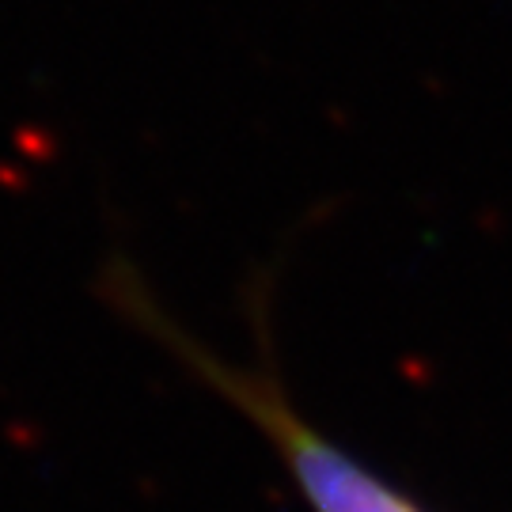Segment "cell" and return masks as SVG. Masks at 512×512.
Listing matches in <instances>:
<instances>
[{
    "label": "cell",
    "mask_w": 512,
    "mask_h": 512,
    "mask_svg": "<svg viewBox=\"0 0 512 512\" xmlns=\"http://www.w3.org/2000/svg\"><path fill=\"white\" fill-rule=\"evenodd\" d=\"M133 304V319L164 338V346L190 365L217 395H224L262 437L274 444L281 467L293 478L296 494L311 512H425L403 490L346 452L342 444L315 429L285 395L266 368H239L220 361L217 353L190 342L183 330L171 327L160 311H152L141 293H122Z\"/></svg>",
    "instance_id": "cell-1"
}]
</instances>
